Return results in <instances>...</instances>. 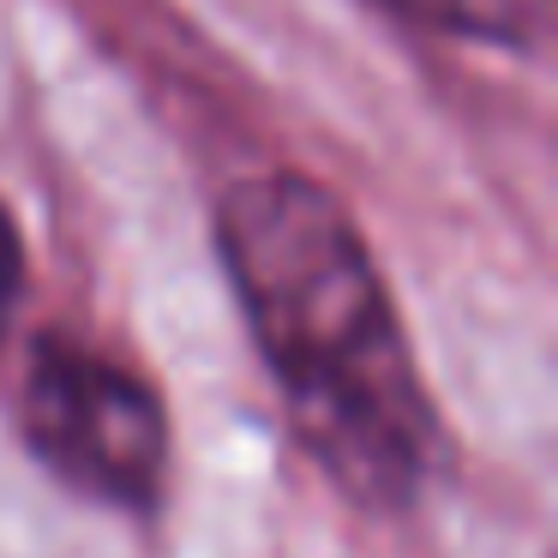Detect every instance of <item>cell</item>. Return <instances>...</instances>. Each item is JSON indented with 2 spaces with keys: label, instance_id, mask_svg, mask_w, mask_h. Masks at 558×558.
<instances>
[{
  "label": "cell",
  "instance_id": "cell-1",
  "mask_svg": "<svg viewBox=\"0 0 558 558\" xmlns=\"http://www.w3.org/2000/svg\"><path fill=\"white\" fill-rule=\"evenodd\" d=\"M217 253L306 457L361 510H409L445 433L349 205L294 169L246 174L217 198Z\"/></svg>",
  "mask_w": 558,
  "mask_h": 558
},
{
  "label": "cell",
  "instance_id": "cell-3",
  "mask_svg": "<svg viewBox=\"0 0 558 558\" xmlns=\"http://www.w3.org/2000/svg\"><path fill=\"white\" fill-rule=\"evenodd\" d=\"M390 19L433 37L481 43V49H541L553 0H373Z\"/></svg>",
  "mask_w": 558,
  "mask_h": 558
},
{
  "label": "cell",
  "instance_id": "cell-4",
  "mask_svg": "<svg viewBox=\"0 0 558 558\" xmlns=\"http://www.w3.org/2000/svg\"><path fill=\"white\" fill-rule=\"evenodd\" d=\"M25 282H31L25 229H19V217L7 210V198H0V342H7V330H13L19 306H25Z\"/></svg>",
  "mask_w": 558,
  "mask_h": 558
},
{
  "label": "cell",
  "instance_id": "cell-2",
  "mask_svg": "<svg viewBox=\"0 0 558 558\" xmlns=\"http://www.w3.org/2000/svg\"><path fill=\"white\" fill-rule=\"evenodd\" d=\"M19 438L66 486L121 517H157L169 498L174 426L133 361L66 330L31 342L19 385Z\"/></svg>",
  "mask_w": 558,
  "mask_h": 558
}]
</instances>
